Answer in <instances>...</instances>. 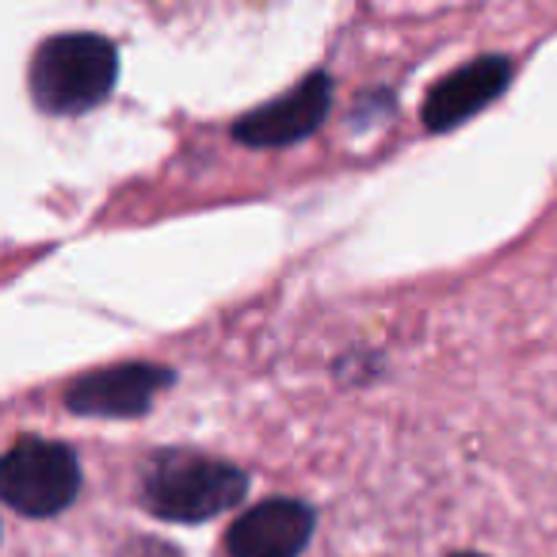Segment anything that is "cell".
Listing matches in <instances>:
<instances>
[{"mask_svg":"<svg viewBox=\"0 0 557 557\" xmlns=\"http://www.w3.org/2000/svg\"><path fill=\"white\" fill-rule=\"evenodd\" d=\"M248 478L233 462L191 450H161L146 466L141 504L169 523H202L245 500Z\"/></svg>","mask_w":557,"mask_h":557,"instance_id":"cell-1","label":"cell"},{"mask_svg":"<svg viewBox=\"0 0 557 557\" xmlns=\"http://www.w3.org/2000/svg\"><path fill=\"white\" fill-rule=\"evenodd\" d=\"M119 58L108 39L92 32L54 35L32 62V96L50 115H81L108 100Z\"/></svg>","mask_w":557,"mask_h":557,"instance_id":"cell-2","label":"cell"},{"mask_svg":"<svg viewBox=\"0 0 557 557\" xmlns=\"http://www.w3.org/2000/svg\"><path fill=\"white\" fill-rule=\"evenodd\" d=\"M0 488L9 508L32 519H50L77 500L81 466L70 447L50 440H20L4 455Z\"/></svg>","mask_w":557,"mask_h":557,"instance_id":"cell-3","label":"cell"},{"mask_svg":"<svg viewBox=\"0 0 557 557\" xmlns=\"http://www.w3.org/2000/svg\"><path fill=\"white\" fill-rule=\"evenodd\" d=\"M333 85H329L325 73H313L302 85L290 88L283 100H271L263 108L248 111L233 123V138L245 141L252 149H271V146H290V141L306 138L321 126L333 100Z\"/></svg>","mask_w":557,"mask_h":557,"instance_id":"cell-4","label":"cell"},{"mask_svg":"<svg viewBox=\"0 0 557 557\" xmlns=\"http://www.w3.org/2000/svg\"><path fill=\"white\" fill-rule=\"evenodd\" d=\"M176 374L153 363H123L77 379L65 389V405L81 417H138L153 405Z\"/></svg>","mask_w":557,"mask_h":557,"instance_id":"cell-5","label":"cell"},{"mask_svg":"<svg viewBox=\"0 0 557 557\" xmlns=\"http://www.w3.org/2000/svg\"><path fill=\"white\" fill-rule=\"evenodd\" d=\"M313 534V511L302 500H263L225 531L230 557H302Z\"/></svg>","mask_w":557,"mask_h":557,"instance_id":"cell-6","label":"cell"},{"mask_svg":"<svg viewBox=\"0 0 557 557\" xmlns=\"http://www.w3.org/2000/svg\"><path fill=\"white\" fill-rule=\"evenodd\" d=\"M511 81V62L500 54L493 58H473L466 70L443 77L440 85L428 92L424 100V126L435 134L455 131L458 123H466L470 115H478L485 103H493L496 96L508 88Z\"/></svg>","mask_w":557,"mask_h":557,"instance_id":"cell-7","label":"cell"},{"mask_svg":"<svg viewBox=\"0 0 557 557\" xmlns=\"http://www.w3.org/2000/svg\"><path fill=\"white\" fill-rule=\"evenodd\" d=\"M455 557H481V554H455Z\"/></svg>","mask_w":557,"mask_h":557,"instance_id":"cell-8","label":"cell"}]
</instances>
